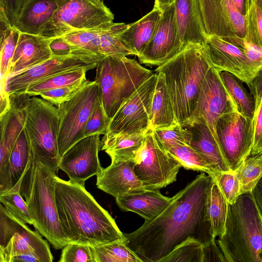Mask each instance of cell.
<instances>
[{
  "instance_id": "cell-1",
  "label": "cell",
  "mask_w": 262,
  "mask_h": 262,
  "mask_svg": "<svg viewBox=\"0 0 262 262\" xmlns=\"http://www.w3.org/2000/svg\"><path fill=\"white\" fill-rule=\"evenodd\" d=\"M201 172L173 197L157 217L130 233H124L127 246L143 262H160L189 238L204 245L213 237L207 204L214 179Z\"/></svg>"
},
{
  "instance_id": "cell-2",
  "label": "cell",
  "mask_w": 262,
  "mask_h": 262,
  "mask_svg": "<svg viewBox=\"0 0 262 262\" xmlns=\"http://www.w3.org/2000/svg\"><path fill=\"white\" fill-rule=\"evenodd\" d=\"M55 200L61 229L69 243L95 247L127 241L114 219L84 184L57 176Z\"/></svg>"
},
{
  "instance_id": "cell-3",
  "label": "cell",
  "mask_w": 262,
  "mask_h": 262,
  "mask_svg": "<svg viewBox=\"0 0 262 262\" xmlns=\"http://www.w3.org/2000/svg\"><path fill=\"white\" fill-rule=\"evenodd\" d=\"M211 67L204 45L191 43L156 69L164 77L177 122L181 125L187 124L192 116Z\"/></svg>"
},
{
  "instance_id": "cell-4",
  "label": "cell",
  "mask_w": 262,
  "mask_h": 262,
  "mask_svg": "<svg viewBox=\"0 0 262 262\" xmlns=\"http://www.w3.org/2000/svg\"><path fill=\"white\" fill-rule=\"evenodd\" d=\"M216 242L226 262H262V219L252 191L229 204L225 232Z\"/></svg>"
},
{
  "instance_id": "cell-5",
  "label": "cell",
  "mask_w": 262,
  "mask_h": 262,
  "mask_svg": "<svg viewBox=\"0 0 262 262\" xmlns=\"http://www.w3.org/2000/svg\"><path fill=\"white\" fill-rule=\"evenodd\" d=\"M57 173L40 162L32 161L23 178L24 196L36 230L55 249L69 244L60 226L55 200Z\"/></svg>"
},
{
  "instance_id": "cell-6",
  "label": "cell",
  "mask_w": 262,
  "mask_h": 262,
  "mask_svg": "<svg viewBox=\"0 0 262 262\" xmlns=\"http://www.w3.org/2000/svg\"><path fill=\"white\" fill-rule=\"evenodd\" d=\"M154 73L136 59L124 55L103 57L96 67L95 80L99 85L102 103L111 119L120 107Z\"/></svg>"
},
{
  "instance_id": "cell-7",
  "label": "cell",
  "mask_w": 262,
  "mask_h": 262,
  "mask_svg": "<svg viewBox=\"0 0 262 262\" xmlns=\"http://www.w3.org/2000/svg\"><path fill=\"white\" fill-rule=\"evenodd\" d=\"M59 115L57 107L36 96L30 98L24 126L31 149L32 161L55 171L59 169L58 149Z\"/></svg>"
},
{
  "instance_id": "cell-8",
  "label": "cell",
  "mask_w": 262,
  "mask_h": 262,
  "mask_svg": "<svg viewBox=\"0 0 262 262\" xmlns=\"http://www.w3.org/2000/svg\"><path fill=\"white\" fill-rule=\"evenodd\" d=\"M57 8L45 24L40 36L56 38L70 32L103 27L114 15L103 0H56Z\"/></svg>"
},
{
  "instance_id": "cell-9",
  "label": "cell",
  "mask_w": 262,
  "mask_h": 262,
  "mask_svg": "<svg viewBox=\"0 0 262 262\" xmlns=\"http://www.w3.org/2000/svg\"><path fill=\"white\" fill-rule=\"evenodd\" d=\"M134 160L135 173L148 190H160L176 181L182 167L180 162L161 145L150 129Z\"/></svg>"
},
{
  "instance_id": "cell-10",
  "label": "cell",
  "mask_w": 262,
  "mask_h": 262,
  "mask_svg": "<svg viewBox=\"0 0 262 262\" xmlns=\"http://www.w3.org/2000/svg\"><path fill=\"white\" fill-rule=\"evenodd\" d=\"M100 95L97 82L88 81L70 100L57 107L59 115L58 149L60 157L83 139V132L95 103Z\"/></svg>"
},
{
  "instance_id": "cell-11",
  "label": "cell",
  "mask_w": 262,
  "mask_h": 262,
  "mask_svg": "<svg viewBox=\"0 0 262 262\" xmlns=\"http://www.w3.org/2000/svg\"><path fill=\"white\" fill-rule=\"evenodd\" d=\"M222 155L230 171H236L250 155L253 143L252 119L244 116L237 105L224 114L216 124Z\"/></svg>"
},
{
  "instance_id": "cell-12",
  "label": "cell",
  "mask_w": 262,
  "mask_h": 262,
  "mask_svg": "<svg viewBox=\"0 0 262 262\" xmlns=\"http://www.w3.org/2000/svg\"><path fill=\"white\" fill-rule=\"evenodd\" d=\"M103 56L82 49L66 55H53L49 59L30 69L8 77L5 90L10 95L25 93L28 86L52 76L80 68H96Z\"/></svg>"
},
{
  "instance_id": "cell-13",
  "label": "cell",
  "mask_w": 262,
  "mask_h": 262,
  "mask_svg": "<svg viewBox=\"0 0 262 262\" xmlns=\"http://www.w3.org/2000/svg\"><path fill=\"white\" fill-rule=\"evenodd\" d=\"M31 252L43 262H52L53 256L48 243L38 232L11 215L0 205V262H9L13 256Z\"/></svg>"
},
{
  "instance_id": "cell-14",
  "label": "cell",
  "mask_w": 262,
  "mask_h": 262,
  "mask_svg": "<svg viewBox=\"0 0 262 262\" xmlns=\"http://www.w3.org/2000/svg\"><path fill=\"white\" fill-rule=\"evenodd\" d=\"M157 79L158 73L155 72L123 103L110 119L105 134L131 135L149 130L151 103Z\"/></svg>"
},
{
  "instance_id": "cell-15",
  "label": "cell",
  "mask_w": 262,
  "mask_h": 262,
  "mask_svg": "<svg viewBox=\"0 0 262 262\" xmlns=\"http://www.w3.org/2000/svg\"><path fill=\"white\" fill-rule=\"evenodd\" d=\"M236 105L221 79L220 72L211 67L205 77L196 107L187 123L194 121L204 123L220 148L216 133L217 121Z\"/></svg>"
},
{
  "instance_id": "cell-16",
  "label": "cell",
  "mask_w": 262,
  "mask_h": 262,
  "mask_svg": "<svg viewBox=\"0 0 262 262\" xmlns=\"http://www.w3.org/2000/svg\"><path fill=\"white\" fill-rule=\"evenodd\" d=\"M9 95L10 107L0 115V193L11 189L9 159L18 136L24 128L31 96L26 93Z\"/></svg>"
},
{
  "instance_id": "cell-17",
  "label": "cell",
  "mask_w": 262,
  "mask_h": 262,
  "mask_svg": "<svg viewBox=\"0 0 262 262\" xmlns=\"http://www.w3.org/2000/svg\"><path fill=\"white\" fill-rule=\"evenodd\" d=\"M128 25L124 23L113 21L100 28L75 31L60 37L75 48L87 50L103 57L135 55L121 38Z\"/></svg>"
},
{
  "instance_id": "cell-18",
  "label": "cell",
  "mask_w": 262,
  "mask_h": 262,
  "mask_svg": "<svg viewBox=\"0 0 262 262\" xmlns=\"http://www.w3.org/2000/svg\"><path fill=\"white\" fill-rule=\"evenodd\" d=\"M184 48L179 33L173 3L162 11L151 39L138 58L141 64L159 67Z\"/></svg>"
},
{
  "instance_id": "cell-19",
  "label": "cell",
  "mask_w": 262,
  "mask_h": 262,
  "mask_svg": "<svg viewBox=\"0 0 262 262\" xmlns=\"http://www.w3.org/2000/svg\"><path fill=\"white\" fill-rule=\"evenodd\" d=\"M198 3L208 36L245 38V16L238 11L232 0H198Z\"/></svg>"
},
{
  "instance_id": "cell-20",
  "label": "cell",
  "mask_w": 262,
  "mask_h": 262,
  "mask_svg": "<svg viewBox=\"0 0 262 262\" xmlns=\"http://www.w3.org/2000/svg\"><path fill=\"white\" fill-rule=\"evenodd\" d=\"M100 136L95 134L81 139L61 157L59 169L66 172L70 180L84 184L89 178L101 171L102 167L98 156Z\"/></svg>"
},
{
  "instance_id": "cell-21",
  "label": "cell",
  "mask_w": 262,
  "mask_h": 262,
  "mask_svg": "<svg viewBox=\"0 0 262 262\" xmlns=\"http://www.w3.org/2000/svg\"><path fill=\"white\" fill-rule=\"evenodd\" d=\"M204 49L211 67L233 74L249 85L257 76L242 48L216 36H208Z\"/></svg>"
},
{
  "instance_id": "cell-22",
  "label": "cell",
  "mask_w": 262,
  "mask_h": 262,
  "mask_svg": "<svg viewBox=\"0 0 262 262\" xmlns=\"http://www.w3.org/2000/svg\"><path fill=\"white\" fill-rule=\"evenodd\" d=\"M134 160H111L96 176V186L115 198L146 189L134 171Z\"/></svg>"
},
{
  "instance_id": "cell-23",
  "label": "cell",
  "mask_w": 262,
  "mask_h": 262,
  "mask_svg": "<svg viewBox=\"0 0 262 262\" xmlns=\"http://www.w3.org/2000/svg\"><path fill=\"white\" fill-rule=\"evenodd\" d=\"M53 38L19 32L10 61L8 77L25 71L50 59V44Z\"/></svg>"
},
{
  "instance_id": "cell-24",
  "label": "cell",
  "mask_w": 262,
  "mask_h": 262,
  "mask_svg": "<svg viewBox=\"0 0 262 262\" xmlns=\"http://www.w3.org/2000/svg\"><path fill=\"white\" fill-rule=\"evenodd\" d=\"M173 3L178 31L184 46L191 43L205 45L208 35L198 0H175Z\"/></svg>"
},
{
  "instance_id": "cell-25",
  "label": "cell",
  "mask_w": 262,
  "mask_h": 262,
  "mask_svg": "<svg viewBox=\"0 0 262 262\" xmlns=\"http://www.w3.org/2000/svg\"><path fill=\"white\" fill-rule=\"evenodd\" d=\"M123 211H130L143 217L145 222L159 216L169 205L171 198L163 195L159 190L145 189L115 198Z\"/></svg>"
},
{
  "instance_id": "cell-26",
  "label": "cell",
  "mask_w": 262,
  "mask_h": 262,
  "mask_svg": "<svg viewBox=\"0 0 262 262\" xmlns=\"http://www.w3.org/2000/svg\"><path fill=\"white\" fill-rule=\"evenodd\" d=\"M182 126L191 133L189 145L204 159L214 174L231 171L219 146L204 123L194 121Z\"/></svg>"
},
{
  "instance_id": "cell-27",
  "label": "cell",
  "mask_w": 262,
  "mask_h": 262,
  "mask_svg": "<svg viewBox=\"0 0 262 262\" xmlns=\"http://www.w3.org/2000/svg\"><path fill=\"white\" fill-rule=\"evenodd\" d=\"M56 8V0H28L18 14L15 27L21 33L39 35Z\"/></svg>"
},
{
  "instance_id": "cell-28",
  "label": "cell",
  "mask_w": 262,
  "mask_h": 262,
  "mask_svg": "<svg viewBox=\"0 0 262 262\" xmlns=\"http://www.w3.org/2000/svg\"><path fill=\"white\" fill-rule=\"evenodd\" d=\"M162 11L154 7L137 21L129 24L122 33L123 42L138 57L144 51L156 30Z\"/></svg>"
},
{
  "instance_id": "cell-29",
  "label": "cell",
  "mask_w": 262,
  "mask_h": 262,
  "mask_svg": "<svg viewBox=\"0 0 262 262\" xmlns=\"http://www.w3.org/2000/svg\"><path fill=\"white\" fill-rule=\"evenodd\" d=\"M149 117V129L168 127L178 123L162 74L158 73Z\"/></svg>"
},
{
  "instance_id": "cell-30",
  "label": "cell",
  "mask_w": 262,
  "mask_h": 262,
  "mask_svg": "<svg viewBox=\"0 0 262 262\" xmlns=\"http://www.w3.org/2000/svg\"><path fill=\"white\" fill-rule=\"evenodd\" d=\"M147 132L131 135L105 134L101 140V150L104 151L111 160H133Z\"/></svg>"
},
{
  "instance_id": "cell-31",
  "label": "cell",
  "mask_w": 262,
  "mask_h": 262,
  "mask_svg": "<svg viewBox=\"0 0 262 262\" xmlns=\"http://www.w3.org/2000/svg\"><path fill=\"white\" fill-rule=\"evenodd\" d=\"M32 162L31 149L24 128L14 143L9 159L11 188L24 178Z\"/></svg>"
},
{
  "instance_id": "cell-32",
  "label": "cell",
  "mask_w": 262,
  "mask_h": 262,
  "mask_svg": "<svg viewBox=\"0 0 262 262\" xmlns=\"http://www.w3.org/2000/svg\"><path fill=\"white\" fill-rule=\"evenodd\" d=\"M228 205L214 179L208 195L207 211L214 238L222 236L225 232Z\"/></svg>"
},
{
  "instance_id": "cell-33",
  "label": "cell",
  "mask_w": 262,
  "mask_h": 262,
  "mask_svg": "<svg viewBox=\"0 0 262 262\" xmlns=\"http://www.w3.org/2000/svg\"><path fill=\"white\" fill-rule=\"evenodd\" d=\"M88 71L80 68L52 76L30 85L25 93L30 96H36L44 91L73 84L86 79Z\"/></svg>"
},
{
  "instance_id": "cell-34",
  "label": "cell",
  "mask_w": 262,
  "mask_h": 262,
  "mask_svg": "<svg viewBox=\"0 0 262 262\" xmlns=\"http://www.w3.org/2000/svg\"><path fill=\"white\" fill-rule=\"evenodd\" d=\"M91 247L96 262H143L125 242H114Z\"/></svg>"
},
{
  "instance_id": "cell-35",
  "label": "cell",
  "mask_w": 262,
  "mask_h": 262,
  "mask_svg": "<svg viewBox=\"0 0 262 262\" xmlns=\"http://www.w3.org/2000/svg\"><path fill=\"white\" fill-rule=\"evenodd\" d=\"M221 79L236 104L239 111L244 116L253 118L255 101L246 91L241 80L233 74L226 71L220 72Z\"/></svg>"
},
{
  "instance_id": "cell-36",
  "label": "cell",
  "mask_w": 262,
  "mask_h": 262,
  "mask_svg": "<svg viewBox=\"0 0 262 262\" xmlns=\"http://www.w3.org/2000/svg\"><path fill=\"white\" fill-rule=\"evenodd\" d=\"M19 31L14 27L1 24V92H5L10 61L18 40Z\"/></svg>"
},
{
  "instance_id": "cell-37",
  "label": "cell",
  "mask_w": 262,
  "mask_h": 262,
  "mask_svg": "<svg viewBox=\"0 0 262 262\" xmlns=\"http://www.w3.org/2000/svg\"><path fill=\"white\" fill-rule=\"evenodd\" d=\"M235 172L239 181V193L252 191L262 176V151L247 157Z\"/></svg>"
},
{
  "instance_id": "cell-38",
  "label": "cell",
  "mask_w": 262,
  "mask_h": 262,
  "mask_svg": "<svg viewBox=\"0 0 262 262\" xmlns=\"http://www.w3.org/2000/svg\"><path fill=\"white\" fill-rule=\"evenodd\" d=\"M248 86L255 101L252 118L253 143L249 155L252 156L262 151V69Z\"/></svg>"
},
{
  "instance_id": "cell-39",
  "label": "cell",
  "mask_w": 262,
  "mask_h": 262,
  "mask_svg": "<svg viewBox=\"0 0 262 262\" xmlns=\"http://www.w3.org/2000/svg\"><path fill=\"white\" fill-rule=\"evenodd\" d=\"M23 178L10 189L0 193V202L14 217L25 224L33 225L27 203L20 192Z\"/></svg>"
},
{
  "instance_id": "cell-40",
  "label": "cell",
  "mask_w": 262,
  "mask_h": 262,
  "mask_svg": "<svg viewBox=\"0 0 262 262\" xmlns=\"http://www.w3.org/2000/svg\"><path fill=\"white\" fill-rule=\"evenodd\" d=\"M168 151L181 163L186 169L205 172L211 177L214 173L204 159L189 145H179L169 149Z\"/></svg>"
},
{
  "instance_id": "cell-41",
  "label": "cell",
  "mask_w": 262,
  "mask_h": 262,
  "mask_svg": "<svg viewBox=\"0 0 262 262\" xmlns=\"http://www.w3.org/2000/svg\"><path fill=\"white\" fill-rule=\"evenodd\" d=\"M204 245L189 238L177 246L160 262H202Z\"/></svg>"
},
{
  "instance_id": "cell-42",
  "label": "cell",
  "mask_w": 262,
  "mask_h": 262,
  "mask_svg": "<svg viewBox=\"0 0 262 262\" xmlns=\"http://www.w3.org/2000/svg\"><path fill=\"white\" fill-rule=\"evenodd\" d=\"M245 39L262 48V10L252 0L246 1Z\"/></svg>"
},
{
  "instance_id": "cell-43",
  "label": "cell",
  "mask_w": 262,
  "mask_h": 262,
  "mask_svg": "<svg viewBox=\"0 0 262 262\" xmlns=\"http://www.w3.org/2000/svg\"><path fill=\"white\" fill-rule=\"evenodd\" d=\"M153 130L161 145L167 151L177 145H189L191 137L189 130L179 123Z\"/></svg>"
},
{
  "instance_id": "cell-44",
  "label": "cell",
  "mask_w": 262,
  "mask_h": 262,
  "mask_svg": "<svg viewBox=\"0 0 262 262\" xmlns=\"http://www.w3.org/2000/svg\"><path fill=\"white\" fill-rule=\"evenodd\" d=\"M110 119L105 112L100 95L85 124L83 138L95 134H105Z\"/></svg>"
},
{
  "instance_id": "cell-45",
  "label": "cell",
  "mask_w": 262,
  "mask_h": 262,
  "mask_svg": "<svg viewBox=\"0 0 262 262\" xmlns=\"http://www.w3.org/2000/svg\"><path fill=\"white\" fill-rule=\"evenodd\" d=\"M229 204L234 203L240 194V184L234 172H219L213 177Z\"/></svg>"
},
{
  "instance_id": "cell-46",
  "label": "cell",
  "mask_w": 262,
  "mask_h": 262,
  "mask_svg": "<svg viewBox=\"0 0 262 262\" xmlns=\"http://www.w3.org/2000/svg\"><path fill=\"white\" fill-rule=\"evenodd\" d=\"M88 81L86 79L70 85L44 91L39 96L57 106L70 100L85 85Z\"/></svg>"
},
{
  "instance_id": "cell-47",
  "label": "cell",
  "mask_w": 262,
  "mask_h": 262,
  "mask_svg": "<svg viewBox=\"0 0 262 262\" xmlns=\"http://www.w3.org/2000/svg\"><path fill=\"white\" fill-rule=\"evenodd\" d=\"M59 262H96L91 246L69 243L62 248Z\"/></svg>"
},
{
  "instance_id": "cell-48",
  "label": "cell",
  "mask_w": 262,
  "mask_h": 262,
  "mask_svg": "<svg viewBox=\"0 0 262 262\" xmlns=\"http://www.w3.org/2000/svg\"><path fill=\"white\" fill-rule=\"evenodd\" d=\"M229 42L241 47L250 63L254 72L257 75L262 69V48L247 41L245 38L234 37Z\"/></svg>"
},
{
  "instance_id": "cell-49",
  "label": "cell",
  "mask_w": 262,
  "mask_h": 262,
  "mask_svg": "<svg viewBox=\"0 0 262 262\" xmlns=\"http://www.w3.org/2000/svg\"><path fill=\"white\" fill-rule=\"evenodd\" d=\"M26 0H0L1 24L15 27L16 20Z\"/></svg>"
},
{
  "instance_id": "cell-50",
  "label": "cell",
  "mask_w": 262,
  "mask_h": 262,
  "mask_svg": "<svg viewBox=\"0 0 262 262\" xmlns=\"http://www.w3.org/2000/svg\"><path fill=\"white\" fill-rule=\"evenodd\" d=\"M207 261L226 262L215 238L203 246L202 262Z\"/></svg>"
},
{
  "instance_id": "cell-51",
  "label": "cell",
  "mask_w": 262,
  "mask_h": 262,
  "mask_svg": "<svg viewBox=\"0 0 262 262\" xmlns=\"http://www.w3.org/2000/svg\"><path fill=\"white\" fill-rule=\"evenodd\" d=\"M53 55H66L78 48H75L64 41L61 37L53 38L50 44Z\"/></svg>"
},
{
  "instance_id": "cell-52",
  "label": "cell",
  "mask_w": 262,
  "mask_h": 262,
  "mask_svg": "<svg viewBox=\"0 0 262 262\" xmlns=\"http://www.w3.org/2000/svg\"><path fill=\"white\" fill-rule=\"evenodd\" d=\"M43 262L42 259L37 254L27 252L12 256L9 262Z\"/></svg>"
},
{
  "instance_id": "cell-53",
  "label": "cell",
  "mask_w": 262,
  "mask_h": 262,
  "mask_svg": "<svg viewBox=\"0 0 262 262\" xmlns=\"http://www.w3.org/2000/svg\"><path fill=\"white\" fill-rule=\"evenodd\" d=\"M252 193L259 213L262 219V176L252 190Z\"/></svg>"
},
{
  "instance_id": "cell-54",
  "label": "cell",
  "mask_w": 262,
  "mask_h": 262,
  "mask_svg": "<svg viewBox=\"0 0 262 262\" xmlns=\"http://www.w3.org/2000/svg\"><path fill=\"white\" fill-rule=\"evenodd\" d=\"M175 0H155L154 7L162 11L167 7L172 4Z\"/></svg>"
},
{
  "instance_id": "cell-55",
  "label": "cell",
  "mask_w": 262,
  "mask_h": 262,
  "mask_svg": "<svg viewBox=\"0 0 262 262\" xmlns=\"http://www.w3.org/2000/svg\"><path fill=\"white\" fill-rule=\"evenodd\" d=\"M238 11L244 16L246 13L247 0H232Z\"/></svg>"
},
{
  "instance_id": "cell-56",
  "label": "cell",
  "mask_w": 262,
  "mask_h": 262,
  "mask_svg": "<svg viewBox=\"0 0 262 262\" xmlns=\"http://www.w3.org/2000/svg\"><path fill=\"white\" fill-rule=\"evenodd\" d=\"M254 1L259 8L262 10V0H252Z\"/></svg>"
},
{
  "instance_id": "cell-57",
  "label": "cell",
  "mask_w": 262,
  "mask_h": 262,
  "mask_svg": "<svg viewBox=\"0 0 262 262\" xmlns=\"http://www.w3.org/2000/svg\"><path fill=\"white\" fill-rule=\"evenodd\" d=\"M27 1H28V0H26V2H27Z\"/></svg>"
}]
</instances>
